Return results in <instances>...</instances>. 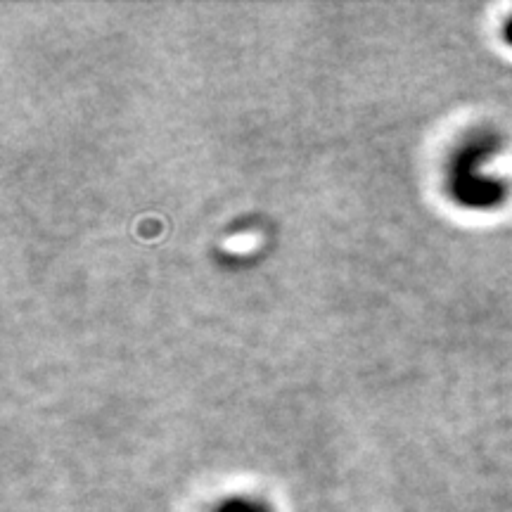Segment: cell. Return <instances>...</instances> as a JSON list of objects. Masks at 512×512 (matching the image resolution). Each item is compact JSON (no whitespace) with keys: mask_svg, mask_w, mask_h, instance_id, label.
I'll return each mask as SVG.
<instances>
[{"mask_svg":"<svg viewBox=\"0 0 512 512\" xmlns=\"http://www.w3.org/2000/svg\"><path fill=\"white\" fill-rule=\"evenodd\" d=\"M505 41L512 46V17L508 19V24H505Z\"/></svg>","mask_w":512,"mask_h":512,"instance_id":"2","label":"cell"},{"mask_svg":"<svg viewBox=\"0 0 512 512\" xmlns=\"http://www.w3.org/2000/svg\"><path fill=\"white\" fill-rule=\"evenodd\" d=\"M501 152V138L491 131H477L467 136L448 162V190L460 207L489 211L501 207L508 197L503 178L486 174V164Z\"/></svg>","mask_w":512,"mask_h":512,"instance_id":"1","label":"cell"}]
</instances>
